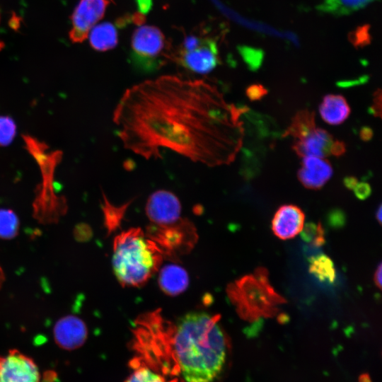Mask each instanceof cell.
Returning a JSON list of instances; mask_svg holds the SVG:
<instances>
[{"label": "cell", "instance_id": "cell-26", "mask_svg": "<svg viewBox=\"0 0 382 382\" xmlns=\"http://www.w3.org/2000/svg\"><path fill=\"white\" fill-rule=\"evenodd\" d=\"M346 151V146L343 141L335 140L331 148V155L340 156Z\"/></svg>", "mask_w": 382, "mask_h": 382}, {"label": "cell", "instance_id": "cell-4", "mask_svg": "<svg viewBox=\"0 0 382 382\" xmlns=\"http://www.w3.org/2000/svg\"><path fill=\"white\" fill-rule=\"evenodd\" d=\"M227 294L239 316L250 323L274 317L279 306L286 303L270 284L268 271L262 267L230 284Z\"/></svg>", "mask_w": 382, "mask_h": 382}, {"label": "cell", "instance_id": "cell-29", "mask_svg": "<svg viewBox=\"0 0 382 382\" xmlns=\"http://www.w3.org/2000/svg\"><path fill=\"white\" fill-rule=\"evenodd\" d=\"M361 139L365 141L371 140L373 137V131L370 127H363L359 132Z\"/></svg>", "mask_w": 382, "mask_h": 382}, {"label": "cell", "instance_id": "cell-9", "mask_svg": "<svg viewBox=\"0 0 382 382\" xmlns=\"http://www.w3.org/2000/svg\"><path fill=\"white\" fill-rule=\"evenodd\" d=\"M108 0H80L71 16L69 37L73 42H82L91 30L103 18Z\"/></svg>", "mask_w": 382, "mask_h": 382}, {"label": "cell", "instance_id": "cell-25", "mask_svg": "<svg viewBox=\"0 0 382 382\" xmlns=\"http://www.w3.org/2000/svg\"><path fill=\"white\" fill-rule=\"evenodd\" d=\"M353 190L356 197L359 199H365L368 198L371 193V187L370 185L365 182H358Z\"/></svg>", "mask_w": 382, "mask_h": 382}, {"label": "cell", "instance_id": "cell-11", "mask_svg": "<svg viewBox=\"0 0 382 382\" xmlns=\"http://www.w3.org/2000/svg\"><path fill=\"white\" fill-rule=\"evenodd\" d=\"M304 221L305 214L301 208L294 204H284L273 216L272 229L279 238L291 239L301 233Z\"/></svg>", "mask_w": 382, "mask_h": 382}, {"label": "cell", "instance_id": "cell-32", "mask_svg": "<svg viewBox=\"0 0 382 382\" xmlns=\"http://www.w3.org/2000/svg\"><path fill=\"white\" fill-rule=\"evenodd\" d=\"M359 382H372L369 374H361L359 377Z\"/></svg>", "mask_w": 382, "mask_h": 382}, {"label": "cell", "instance_id": "cell-7", "mask_svg": "<svg viewBox=\"0 0 382 382\" xmlns=\"http://www.w3.org/2000/svg\"><path fill=\"white\" fill-rule=\"evenodd\" d=\"M181 210L178 197L166 190H158L151 194L145 207L149 221L158 228L176 226L183 224Z\"/></svg>", "mask_w": 382, "mask_h": 382}, {"label": "cell", "instance_id": "cell-22", "mask_svg": "<svg viewBox=\"0 0 382 382\" xmlns=\"http://www.w3.org/2000/svg\"><path fill=\"white\" fill-rule=\"evenodd\" d=\"M125 382H166L163 376L149 368L141 366L135 369Z\"/></svg>", "mask_w": 382, "mask_h": 382}, {"label": "cell", "instance_id": "cell-13", "mask_svg": "<svg viewBox=\"0 0 382 382\" xmlns=\"http://www.w3.org/2000/svg\"><path fill=\"white\" fill-rule=\"evenodd\" d=\"M333 137L326 130L315 127L303 138L296 140L293 149L301 157L317 156L325 158L331 155Z\"/></svg>", "mask_w": 382, "mask_h": 382}, {"label": "cell", "instance_id": "cell-6", "mask_svg": "<svg viewBox=\"0 0 382 382\" xmlns=\"http://www.w3.org/2000/svg\"><path fill=\"white\" fill-rule=\"evenodd\" d=\"M173 58L192 72L208 74L220 62L216 42L202 31L185 35Z\"/></svg>", "mask_w": 382, "mask_h": 382}, {"label": "cell", "instance_id": "cell-30", "mask_svg": "<svg viewBox=\"0 0 382 382\" xmlns=\"http://www.w3.org/2000/svg\"><path fill=\"white\" fill-rule=\"evenodd\" d=\"M381 279H382V265L381 263H379L378 265L374 274V280L376 285L378 286V289H381Z\"/></svg>", "mask_w": 382, "mask_h": 382}, {"label": "cell", "instance_id": "cell-18", "mask_svg": "<svg viewBox=\"0 0 382 382\" xmlns=\"http://www.w3.org/2000/svg\"><path fill=\"white\" fill-rule=\"evenodd\" d=\"M315 127L314 113L308 110H302L292 118L286 134L291 135L299 140L308 134Z\"/></svg>", "mask_w": 382, "mask_h": 382}, {"label": "cell", "instance_id": "cell-27", "mask_svg": "<svg viewBox=\"0 0 382 382\" xmlns=\"http://www.w3.org/2000/svg\"><path fill=\"white\" fill-rule=\"evenodd\" d=\"M374 99V105L371 108L372 114H374L376 116H381V91L378 90L376 91Z\"/></svg>", "mask_w": 382, "mask_h": 382}, {"label": "cell", "instance_id": "cell-14", "mask_svg": "<svg viewBox=\"0 0 382 382\" xmlns=\"http://www.w3.org/2000/svg\"><path fill=\"white\" fill-rule=\"evenodd\" d=\"M158 285L167 295L177 296L183 293L189 285V276L181 266L168 264L163 266L158 274Z\"/></svg>", "mask_w": 382, "mask_h": 382}, {"label": "cell", "instance_id": "cell-5", "mask_svg": "<svg viewBox=\"0 0 382 382\" xmlns=\"http://www.w3.org/2000/svg\"><path fill=\"white\" fill-rule=\"evenodd\" d=\"M131 59L137 68L153 71L166 63L167 41L163 33L153 25H140L132 35Z\"/></svg>", "mask_w": 382, "mask_h": 382}, {"label": "cell", "instance_id": "cell-23", "mask_svg": "<svg viewBox=\"0 0 382 382\" xmlns=\"http://www.w3.org/2000/svg\"><path fill=\"white\" fill-rule=\"evenodd\" d=\"M16 132L14 121L9 117L0 116V146H6L13 140Z\"/></svg>", "mask_w": 382, "mask_h": 382}, {"label": "cell", "instance_id": "cell-16", "mask_svg": "<svg viewBox=\"0 0 382 382\" xmlns=\"http://www.w3.org/2000/svg\"><path fill=\"white\" fill-rule=\"evenodd\" d=\"M88 35L91 47L97 51H108L117 45V29L110 23L105 22L96 25Z\"/></svg>", "mask_w": 382, "mask_h": 382}, {"label": "cell", "instance_id": "cell-12", "mask_svg": "<svg viewBox=\"0 0 382 382\" xmlns=\"http://www.w3.org/2000/svg\"><path fill=\"white\" fill-rule=\"evenodd\" d=\"M301 166L297 173L300 183L306 188L319 190L331 178L333 170L330 163L317 156L302 157Z\"/></svg>", "mask_w": 382, "mask_h": 382}, {"label": "cell", "instance_id": "cell-20", "mask_svg": "<svg viewBox=\"0 0 382 382\" xmlns=\"http://www.w3.org/2000/svg\"><path fill=\"white\" fill-rule=\"evenodd\" d=\"M20 221L11 209H0V238L10 240L18 234Z\"/></svg>", "mask_w": 382, "mask_h": 382}, {"label": "cell", "instance_id": "cell-10", "mask_svg": "<svg viewBox=\"0 0 382 382\" xmlns=\"http://www.w3.org/2000/svg\"><path fill=\"white\" fill-rule=\"evenodd\" d=\"M56 345L61 349L72 351L82 347L88 338L85 322L78 316L68 315L59 318L53 328Z\"/></svg>", "mask_w": 382, "mask_h": 382}, {"label": "cell", "instance_id": "cell-15", "mask_svg": "<svg viewBox=\"0 0 382 382\" xmlns=\"http://www.w3.org/2000/svg\"><path fill=\"white\" fill-rule=\"evenodd\" d=\"M321 118L328 124L337 125L347 119L350 108L346 99L341 95H326L320 106Z\"/></svg>", "mask_w": 382, "mask_h": 382}, {"label": "cell", "instance_id": "cell-8", "mask_svg": "<svg viewBox=\"0 0 382 382\" xmlns=\"http://www.w3.org/2000/svg\"><path fill=\"white\" fill-rule=\"evenodd\" d=\"M0 382H40L39 369L33 359L16 349L0 355Z\"/></svg>", "mask_w": 382, "mask_h": 382}, {"label": "cell", "instance_id": "cell-34", "mask_svg": "<svg viewBox=\"0 0 382 382\" xmlns=\"http://www.w3.org/2000/svg\"><path fill=\"white\" fill-rule=\"evenodd\" d=\"M6 276L1 266H0V289L1 288L4 282H5Z\"/></svg>", "mask_w": 382, "mask_h": 382}, {"label": "cell", "instance_id": "cell-19", "mask_svg": "<svg viewBox=\"0 0 382 382\" xmlns=\"http://www.w3.org/2000/svg\"><path fill=\"white\" fill-rule=\"evenodd\" d=\"M374 0H325L320 8L323 11L345 14L364 8Z\"/></svg>", "mask_w": 382, "mask_h": 382}, {"label": "cell", "instance_id": "cell-31", "mask_svg": "<svg viewBox=\"0 0 382 382\" xmlns=\"http://www.w3.org/2000/svg\"><path fill=\"white\" fill-rule=\"evenodd\" d=\"M344 185L349 190H353L358 183V180L354 176H347L344 179Z\"/></svg>", "mask_w": 382, "mask_h": 382}, {"label": "cell", "instance_id": "cell-2", "mask_svg": "<svg viewBox=\"0 0 382 382\" xmlns=\"http://www.w3.org/2000/svg\"><path fill=\"white\" fill-rule=\"evenodd\" d=\"M219 316L192 312L167 323L168 342L185 382H213L226 358V340Z\"/></svg>", "mask_w": 382, "mask_h": 382}, {"label": "cell", "instance_id": "cell-28", "mask_svg": "<svg viewBox=\"0 0 382 382\" xmlns=\"http://www.w3.org/2000/svg\"><path fill=\"white\" fill-rule=\"evenodd\" d=\"M140 13L144 14L149 11L152 6V0H136Z\"/></svg>", "mask_w": 382, "mask_h": 382}, {"label": "cell", "instance_id": "cell-33", "mask_svg": "<svg viewBox=\"0 0 382 382\" xmlns=\"http://www.w3.org/2000/svg\"><path fill=\"white\" fill-rule=\"evenodd\" d=\"M382 208H381V205H379L376 212V219L377 221H378V223L381 224V218H382Z\"/></svg>", "mask_w": 382, "mask_h": 382}, {"label": "cell", "instance_id": "cell-17", "mask_svg": "<svg viewBox=\"0 0 382 382\" xmlns=\"http://www.w3.org/2000/svg\"><path fill=\"white\" fill-rule=\"evenodd\" d=\"M309 272L322 282L332 283L336 271L332 260L324 254L311 256L309 259Z\"/></svg>", "mask_w": 382, "mask_h": 382}, {"label": "cell", "instance_id": "cell-21", "mask_svg": "<svg viewBox=\"0 0 382 382\" xmlns=\"http://www.w3.org/2000/svg\"><path fill=\"white\" fill-rule=\"evenodd\" d=\"M301 238L314 247H320L325 242V231L320 223H307L301 231Z\"/></svg>", "mask_w": 382, "mask_h": 382}, {"label": "cell", "instance_id": "cell-3", "mask_svg": "<svg viewBox=\"0 0 382 382\" xmlns=\"http://www.w3.org/2000/svg\"><path fill=\"white\" fill-rule=\"evenodd\" d=\"M162 260L158 244L138 228L117 236L112 265L118 281L125 286H140L156 272Z\"/></svg>", "mask_w": 382, "mask_h": 382}, {"label": "cell", "instance_id": "cell-1", "mask_svg": "<svg viewBox=\"0 0 382 382\" xmlns=\"http://www.w3.org/2000/svg\"><path fill=\"white\" fill-rule=\"evenodd\" d=\"M238 116L207 81L162 76L127 88L112 120L123 146L145 159L168 149L213 167L234 156Z\"/></svg>", "mask_w": 382, "mask_h": 382}, {"label": "cell", "instance_id": "cell-35", "mask_svg": "<svg viewBox=\"0 0 382 382\" xmlns=\"http://www.w3.org/2000/svg\"><path fill=\"white\" fill-rule=\"evenodd\" d=\"M0 18H1V16H0ZM3 47H4V42L0 40V51L2 50Z\"/></svg>", "mask_w": 382, "mask_h": 382}, {"label": "cell", "instance_id": "cell-24", "mask_svg": "<svg viewBox=\"0 0 382 382\" xmlns=\"http://www.w3.org/2000/svg\"><path fill=\"white\" fill-rule=\"evenodd\" d=\"M247 97L253 101L259 100L267 94V90L261 84L255 83L249 86L245 91Z\"/></svg>", "mask_w": 382, "mask_h": 382}]
</instances>
